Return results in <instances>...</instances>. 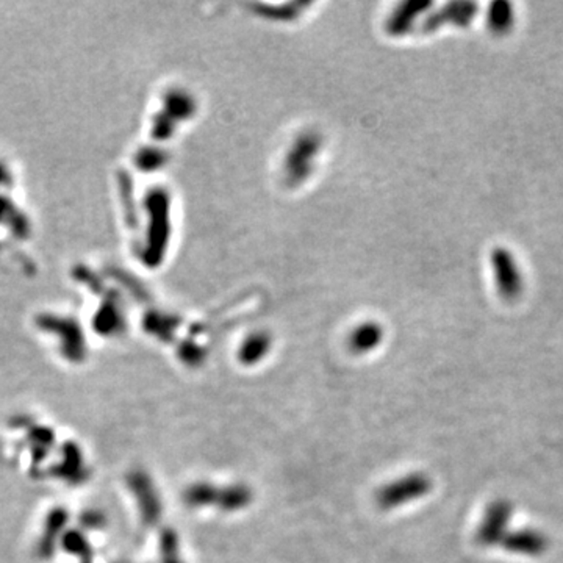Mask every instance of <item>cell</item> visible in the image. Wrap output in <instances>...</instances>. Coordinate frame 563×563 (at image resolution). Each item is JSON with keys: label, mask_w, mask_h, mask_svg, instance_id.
Wrapping results in <instances>:
<instances>
[{"label": "cell", "mask_w": 563, "mask_h": 563, "mask_svg": "<svg viewBox=\"0 0 563 563\" xmlns=\"http://www.w3.org/2000/svg\"><path fill=\"white\" fill-rule=\"evenodd\" d=\"M493 263H494V274L498 281L500 291L506 298H515L521 291V279L519 273L512 257L507 254L504 249H498L493 256Z\"/></svg>", "instance_id": "cell-1"}, {"label": "cell", "mask_w": 563, "mask_h": 563, "mask_svg": "<svg viewBox=\"0 0 563 563\" xmlns=\"http://www.w3.org/2000/svg\"><path fill=\"white\" fill-rule=\"evenodd\" d=\"M510 20H512V12L509 4L501 2L493 5L492 13H490V24L493 29H496L498 32H504L506 29H509Z\"/></svg>", "instance_id": "cell-2"}]
</instances>
